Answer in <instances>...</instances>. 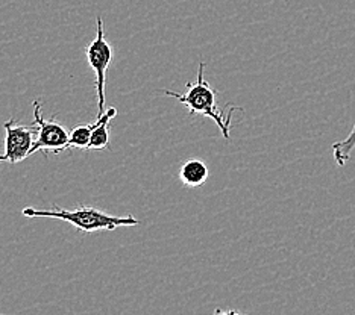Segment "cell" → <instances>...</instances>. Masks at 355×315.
<instances>
[{"label": "cell", "mask_w": 355, "mask_h": 315, "mask_svg": "<svg viewBox=\"0 0 355 315\" xmlns=\"http://www.w3.org/2000/svg\"><path fill=\"white\" fill-rule=\"evenodd\" d=\"M87 61L94 71V82H96V96H98V109L99 114L105 112V87H107V71L112 61V47L105 38L103 20L98 17V30L93 42L85 48Z\"/></svg>", "instance_id": "277c9868"}, {"label": "cell", "mask_w": 355, "mask_h": 315, "mask_svg": "<svg viewBox=\"0 0 355 315\" xmlns=\"http://www.w3.org/2000/svg\"><path fill=\"white\" fill-rule=\"evenodd\" d=\"M354 149H355V125L345 140L337 141L331 145V153H333V158L336 163L340 167H343L346 163H348Z\"/></svg>", "instance_id": "9c48e42d"}, {"label": "cell", "mask_w": 355, "mask_h": 315, "mask_svg": "<svg viewBox=\"0 0 355 315\" xmlns=\"http://www.w3.org/2000/svg\"><path fill=\"white\" fill-rule=\"evenodd\" d=\"M21 214L28 218H56V220L70 223L78 231L85 233L114 231L117 228H128V226L139 224V220L134 215H111L94 206L84 205H79L76 209H62L60 206H53L52 209L25 208Z\"/></svg>", "instance_id": "6da1fadb"}, {"label": "cell", "mask_w": 355, "mask_h": 315, "mask_svg": "<svg viewBox=\"0 0 355 315\" xmlns=\"http://www.w3.org/2000/svg\"><path fill=\"white\" fill-rule=\"evenodd\" d=\"M102 121L99 126L94 129V132L92 134L90 144H88V150H103V149H110L111 141H110V121L117 116V109L114 107H111L108 109H105L102 112Z\"/></svg>", "instance_id": "52a82bcc"}, {"label": "cell", "mask_w": 355, "mask_h": 315, "mask_svg": "<svg viewBox=\"0 0 355 315\" xmlns=\"http://www.w3.org/2000/svg\"><path fill=\"white\" fill-rule=\"evenodd\" d=\"M34 108V123L37 125V136L34 145L31 149V155L35 152H44V153H58L70 149V131L62 126L60 121L55 118H44L42 111V102L38 99L32 103Z\"/></svg>", "instance_id": "3957f363"}, {"label": "cell", "mask_w": 355, "mask_h": 315, "mask_svg": "<svg viewBox=\"0 0 355 315\" xmlns=\"http://www.w3.org/2000/svg\"><path fill=\"white\" fill-rule=\"evenodd\" d=\"M5 152L0 155V163L17 164L31 156V149L37 136V125H17L11 118L5 121Z\"/></svg>", "instance_id": "5b68a950"}, {"label": "cell", "mask_w": 355, "mask_h": 315, "mask_svg": "<svg viewBox=\"0 0 355 315\" xmlns=\"http://www.w3.org/2000/svg\"><path fill=\"white\" fill-rule=\"evenodd\" d=\"M209 176V170L204 161L189 159L180 168V181L189 188H196L204 185Z\"/></svg>", "instance_id": "8992f818"}, {"label": "cell", "mask_w": 355, "mask_h": 315, "mask_svg": "<svg viewBox=\"0 0 355 315\" xmlns=\"http://www.w3.org/2000/svg\"><path fill=\"white\" fill-rule=\"evenodd\" d=\"M204 69H205V62L200 61L196 82L185 84V87H187V93L185 94L168 91V90H164L163 93L171 97H175L178 102L185 105V107L189 108L190 116L199 114V116H205L211 118L214 123L219 126L223 138L228 140L230 132H231L232 112L237 108H231L230 112L219 109V107H217V94L211 88V85H209L208 80L204 78Z\"/></svg>", "instance_id": "7a4b0ae2"}, {"label": "cell", "mask_w": 355, "mask_h": 315, "mask_svg": "<svg viewBox=\"0 0 355 315\" xmlns=\"http://www.w3.org/2000/svg\"><path fill=\"white\" fill-rule=\"evenodd\" d=\"M101 121H102V116H99L90 125H83V126L71 129L70 131V147L88 150V144H90L92 134L94 132V129L99 126Z\"/></svg>", "instance_id": "ba28073f"}]
</instances>
